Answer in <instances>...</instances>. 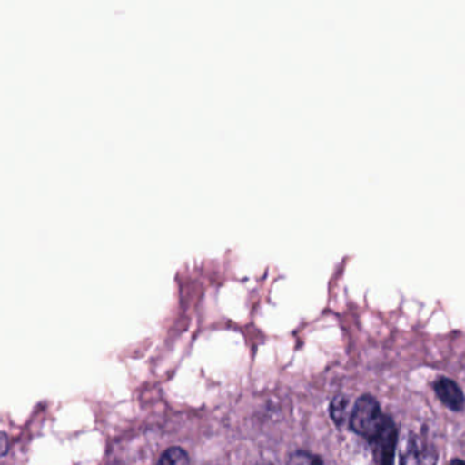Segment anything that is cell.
Instances as JSON below:
<instances>
[{"label":"cell","instance_id":"cell-2","mask_svg":"<svg viewBox=\"0 0 465 465\" xmlns=\"http://www.w3.org/2000/svg\"><path fill=\"white\" fill-rule=\"evenodd\" d=\"M397 440H399V430L393 419L388 415L380 431L369 440L374 461L382 465L391 464L396 454Z\"/></svg>","mask_w":465,"mask_h":465},{"label":"cell","instance_id":"cell-1","mask_svg":"<svg viewBox=\"0 0 465 465\" xmlns=\"http://www.w3.org/2000/svg\"><path fill=\"white\" fill-rule=\"evenodd\" d=\"M386 418H388V415L382 412L380 402L375 400V397L363 394L356 400L353 410L351 411L348 423H350V429L355 434L361 435V437L369 440L380 431L381 427L385 423Z\"/></svg>","mask_w":465,"mask_h":465},{"label":"cell","instance_id":"cell-5","mask_svg":"<svg viewBox=\"0 0 465 465\" xmlns=\"http://www.w3.org/2000/svg\"><path fill=\"white\" fill-rule=\"evenodd\" d=\"M160 464H189L190 457L183 449L170 448L162 454Z\"/></svg>","mask_w":465,"mask_h":465},{"label":"cell","instance_id":"cell-6","mask_svg":"<svg viewBox=\"0 0 465 465\" xmlns=\"http://www.w3.org/2000/svg\"><path fill=\"white\" fill-rule=\"evenodd\" d=\"M288 461L292 462V464H315V462L321 464L322 459L315 456V454L307 453V451H295V453L291 454Z\"/></svg>","mask_w":465,"mask_h":465},{"label":"cell","instance_id":"cell-4","mask_svg":"<svg viewBox=\"0 0 465 465\" xmlns=\"http://www.w3.org/2000/svg\"><path fill=\"white\" fill-rule=\"evenodd\" d=\"M348 405H350V401H348L345 396H337L331 400V418L333 419L337 426H342V424L347 421V419H350V415H348Z\"/></svg>","mask_w":465,"mask_h":465},{"label":"cell","instance_id":"cell-3","mask_svg":"<svg viewBox=\"0 0 465 465\" xmlns=\"http://www.w3.org/2000/svg\"><path fill=\"white\" fill-rule=\"evenodd\" d=\"M432 388H434L435 394H437L440 401L449 410L459 412V411L464 408V393H462L461 389L453 380H449V378L445 377L438 378Z\"/></svg>","mask_w":465,"mask_h":465}]
</instances>
